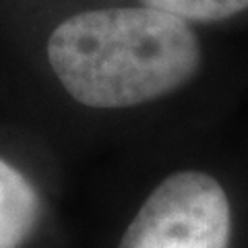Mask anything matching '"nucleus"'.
Here are the masks:
<instances>
[{"mask_svg": "<svg viewBox=\"0 0 248 248\" xmlns=\"http://www.w3.org/2000/svg\"><path fill=\"white\" fill-rule=\"evenodd\" d=\"M230 201L213 176L176 172L145 199L120 248H228Z\"/></svg>", "mask_w": 248, "mask_h": 248, "instance_id": "2", "label": "nucleus"}, {"mask_svg": "<svg viewBox=\"0 0 248 248\" xmlns=\"http://www.w3.org/2000/svg\"><path fill=\"white\" fill-rule=\"evenodd\" d=\"M192 27L217 25L248 13V0H137Z\"/></svg>", "mask_w": 248, "mask_h": 248, "instance_id": "4", "label": "nucleus"}, {"mask_svg": "<svg viewBox=\"0 0 248 248\" xmlns=\"http://www.w3.org/2000/svg\"><path fill=\"white\" fill-rule=\"evenodd\" d=\"M40 195L33 180L0 153V248H21L40 219Z\"/></svg>", "mask_w": 248, "mask_h": 248, "instance_id": "3", "label": "nucleus"}, {"mask_svg": "<svg viewBox=\"0 0 248 248\" xmlns=\"http://www.w3.org/2000/svg\"><path fill=\"white\" fill-rule=\"evenodd\" d=\"M0 29L33 44L58 87L89 110L157 102L203 64L197 27L137 0H0Z\"/></svg>", "mask_w": 248, "mask_h": 248, "instance_id": "1", "label": "nucleus"}]
</instances>
